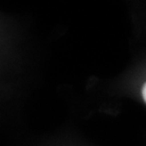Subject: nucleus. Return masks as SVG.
<instances>
[{
    "label": "nucleus",
    "instance_id": "1",
    "mask_svg": "<svg viewBox=\"0 0 146 146\" xmlns=\"http://www.w3.org/2000/svg\"><path fill=\"white\" fill-rule=\"evenodd\" d=\"M141 95H142V99H143V101L145 102V104H146V82L143 84V86H142Z\"/></svg>",
    "mask_w": 146,
    "mask_h": 146
}]
</instances>
